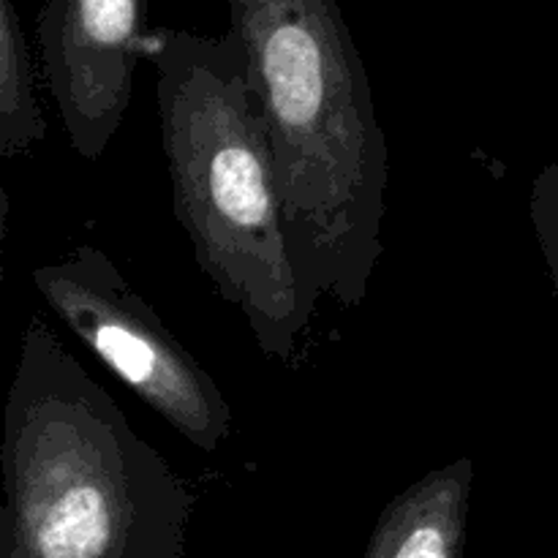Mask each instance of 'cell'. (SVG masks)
Wrapping results in <instances>:
<instances>
[{
	"mask_svg": "<svg viewBox=\"0 0 558 558\" xmlns=\"http://www.w3.org/2000/svg\"><path fill=\"white\" fill-rule=\"evenodd\" d=\"M0 558H183L194 490L38 316L3 409Z\"/></svg>",
	"mask_w": 558,
	"mask_h": 558,
	"instance_id": "7a4b0ae2",
	"label": "cell"
},
{
	"mask_svg": "<svg viewBox=\"0 0 558 558\" xmlns=\"http://www.w3.org/2000/svg\"><path fill=\"white\" fill-rule=\"evenodd\" d=\"M156 98L183 227L213 287L243 314L267 357L292 363L322 298L289 248L270 134L234 31H158Z\"/></svg>",
	"mask_w": 558,
	"mask_h": 558,
	"instance_id": "3957f363",
	"label": "cell"
},
{
	"mask_svg": "<svg viewBox=\"0 0 558 558\" xmlns=\"http://www.w3.org/2000/svg\"><path fill=\"white\" fill-rule=\"evenodd\" d=\"M47 136L36 96L31 49L14 0H0V156L31 153Z\"/></svg>",
	"mask_w": 558,
	"mask_h": 558,
	"instance_id": "52a82bcc",
	"label": "cell"
},
{
	"mask_svg": "<svg viewBox=\"0 0 558 558\" xmlns=\"http://www.w3.org/2000/svg\"><path fill=\"white\" fill-rule=\"evenodd\" d=\"M147 0H44L38 49L71 150L96 161L123 125L134 71L150 52Z\"/></svg>",
	"mask_w": 558,
	"mask_h": 558,
	"instance_id": "5b68a950",
	"label": "cell"
},
{
	"mask_svg": "<svg viewBox=\"0 0 558 558\" xmlns=\"http://www.w3.org/2000/svg\"><path fill=\"white\" fill-rule=\"evenodd\" d=\"M31 278L52 314L147 409L196 450H221L232 430L221 387L101 248L80 245Z\"/></svg>",
	"mask_w": 558,
	"mask_h": 558,
	"instance_id": "277c9868",
	"label": "cell"
},
{
	"mask_svg": "<svg viewBox=\"0 0 558 558\" xmlns=\"http://www.w3.org/2000/svg\"><path fill=\"white\" fill-rule=\"evenodd\" d=\"M270 134L289 248L343 308L368 298L387 213L390 150L338 0H229Z\"/></svg>",
	"mask_w": 558,
	"mask_h": 558,
	"instance_id": "6da1fadb",
	"label": "cell"
},
{
	"mask_svg": "<svg viewBox=\"0 0 558 558\" xmlns=\"http://www.w3.org/2000/svg\"><path fill=\"white\" fill-rule=\"evenodd\" d=\"M474 461L434 469L381 510L363 558H463Z\"/></svg>",
	"mask_w": 558,
	"mask_h": 558,
	"instance_id": "8992f818",
	"label": "cell"
},
{
	"mask_svg": "<svg viewBox=\"0 0 558 558\" xmlns=\"http://www.w3.org/2000/svg\"><path fill=\"white\" fill-rule=\"evenodd\" d=\"M529 216H532L534 234H537L558 305V163H548L534 178Z\"/></svg>",
	"mask_w": 558,
	"mask_h": 558,
	"instance_id": "ba28073f",
	"label": "cell"
}]
</instances>
